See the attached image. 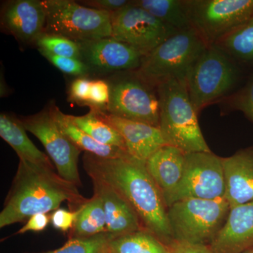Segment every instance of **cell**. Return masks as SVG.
<instances>
[{
    "label": "cell",
    "mask_w": 253,
    "mask_h": 253,
    "mask_svg": "<svg viewBox=\"0 0 253 253\" xmlns=\"http://www.w3.org/2000/svg\"><path fill=\"white\" fill-rule=\"evenodd\" d=\"M131 3L176 31L192 28L183 0H132Z\"/></svg>",
    "instance_id": "obj_25"
},
{
    "label": "cell",
    "mask_w": 253,
    "mask_h": 253,
    "mask_svg": "<svg viewBox=\"0 0 253 253\" xmlns=\"http://www.w3.org/2000/svg\"><path fill=\"white\" fill-rule=\"evenodd\" d=\"M207 46L194 28L178 32L143 56L136 73L156 88L171 80L186 84L190 71Z\"/></svg>",
    "instance_id": "obj_5"
},
{
    "label": "cell",
    "mask_w": 253,
    "mask_h": 253,
    "mask_svg": "<svg viewBox=\"0 0 253 253\" xmlns=\"http://www.w3.org/2000/svg\"><path fill=\"white\" fill-rule=\"evenodd\" d=\"M20 119L26 130L41 141L60 176L81 187L78 161L82 151L60 129L53 116L51 104L36 114Z\"/></svg>",
    "instance_id": "obj_11"
},
{
    "label": "cell",
    "mask_w": 253,
    "mask_h": 253,
    "mask_svg": "<svg viewBox=\"0 0 253 253\" xmlns=\"http://www.w3.org/2000/svg\"><path fill=\"white\" fill-rule=\"evenodd\" d=\"M226 184L221 158L211 152L186 154L182 176L165 199L167 207L181 200L224 199Z\"/></svg>",
    "instance_id": "obj_10"
},
{
    "label": "cell",
    "mask_w": 253,
    "mask_h": 253,
    "mask_svg": "<svg viewBox=\"0 0 253 253\" xmlns=\"http://www.w3.org/2000/svg\"><path fill=\"white\" fill-rule=\"evenodd\" d=\"M77 211V218L70 231V238H89L106 233V216L99 196L94 194Z\"/></svg>",
    "instance_id": "obj_23"
},
{
    "label": "cell",
    "mask_w": 253,
    "mask_h": 253,
    "mask_svg": "<svg viewBox=\"0 0 253 253\" xmlns=\"http://www.w3.org/2000/svg\"><path fill=\"white\" fill-rule=\"evenodd\" d=\"M129 0H83L78 1L80 4L92 9L107 11L112 14L130 4Z\"/></svg>",
    "instance_id": "obj_34"
},
{
    "label": "cell",
    "mask_w": 253,
    "mask_h": 253,
    "mask_svg": "<svg viewBox=\"0 0 253 253\" xmlns=\"http://www.w3.org/2000/svg\"><path fill=\"white\" fill-rule=\"evenodd\" d=\"M113 238L114 236L107 233L89 238H70L60 249L45 252L26 253H101Z\"/></svg>",
    "instance_id": "obj_29"
},
{
    "label": "cell",
    "mask_w": 253,
    "mask_h": 253,
    "mask_svg": "<svg viewBox=\"0 0 253 253\" xmlns=\"http://www.w3.org/2000/svg\"><path fill=\"white\" fill-rule=\"evenodd\" d=\"M38 51L61 72L78 78L89 77V70L81 60L56 56L44 50L38 49Z\"/></svg>",
    "instance_id": "obj_30"
},
{
    "label": "cell",
    "mask_w": 253,
    "mask_h": 253,
    "mask_svg": "<svg viewBox=\"0 0 253 253\" xmlns=\"http://www.w3.org/2000/svg\"><path fill=\"white\" fill-rule=\"evenodd\" d=\"M77 43L81 60L89 70V76H110L136 71L140 66L142 55L111 37Z\"/></svg>",
    "instance_id": "obj_13"
},
{
    "label": "cell",
    "mask_w": 253,
    "mask_h": 253,
    "mask_svg": "<svg viewBox=\"0 0 253 253\" xmlns=\"http://www.w3.org/2000/svg\"><path fill=\"white\" fill-rule=\"evenodd\" d=\"M221 161L225 178L224 199L230 209L253 202V146L221 158Z\"/></svg>",
    "instance_id": "obj_16"
},
{
    "label": "cell",
    "mask_w": 253,
    "mask_h": 253,
    "mask_svg": "<svg viewBox=\"0 0 253 253\" xmlns=\"http://www.w3.org/2000/svg\"><path fill=\"white\" fill-rule=\"evenodd\" d=\"M27 131L20 118L11 113L0 115V136L14 149L19 160L54 168L49 156L32 142Z\"/></svg>",
    "instance_id": "obj_20"
},
{
    "label": "cell",
    "mask_w": 253,
    "mask_h": 253,
    "mask_svg": "<svg viewBox=\"0 0 253 253\" xmlns=\"http://www.w3.org/2000/svg\"><path fill=\"white\" fill-rule=\"evenodd\" d=\"M51 110L60 129L81 151L104 158H121L129 154L125 150L102 144L95 140L78 127L70 118V115L63 113L54 102L51 103Z\"/></svg>",
    "instance_id": "obj_21"
},
{
    "label": "cell",
    "mask_w": 253,
    "mask_h": 253,
    "mask_svg": "<svg viewBox=\"0 0 253 253\" xmlns=\"http://www.w3.org/2000/svg\"><path fill=\"white\" fill-rule=\"evenodd\" d=\"M104 253V251H103V252H102V253Z\"/></svg>",
    "instance_id": "obj_38"
},
{
    "label": "cell",
    "mask_w": 253,
    "mask_h": 253,
    "mask_svg": "<svg viewBox=\"0 0 253 253\" xmlns=\"http://www.w3.org/2000/svg\"><path fill=\"white\" fill-rule=\"evenodd\" d=\"M167 246L169 253H214L211 246L208 244L173 241Z\"/></svg>",
    "instance_id": "obj_35"
},
{
    "label": "cell",
    "mask_w": 253,
    "mask_h": 253,
    "mask_svg": "<svg viewBox=\"0 0 253 253\" xmlns=\"http://www.w3.org/2000/svg\"><path fill=\"white\" fill-rule=\"evenodd\" d=\"M70 118L78 127L98 142L120 148L126 151L122 136L111 125L101 118L96 109H90L89 112L84 116L70 115Z\"/></svg>",
    "instance_id": "obj_26"
},
{
    "label": "cell",
    "mask_w": 253,
    "mask_h": 253,
    "mask_svg": "<svg viewBox=\"0 0 253 253\" xmlns=\"http://www.w3.org/2000/svg\"><path fill=\"white\" fill-rule=\"evenodd\" d=\"M78 186L54 168L19 160L17 171L0 212V228L24 222L38 213L54 212L63 202L77 211L86 201Z\"/></svg>",
    "instance_id": "obj_2"
},
{
    "label": "cell",
    "mask_w": 253,
    "mask_h": 253,
    "mask_svg": "<svg viewBox=\"0 0 253 253\" xmlns=\"http://www.w3.org/2000/svg\"><path fill=\"white\" fill-rule=\"evenodd\" d=\"M210 246L214 253H242L253 247V202L231 208Z\"/></svg>",
    "instance_id": "obj_17"
},
{
    "label": "cell",
    "mask_w": 253,
    "mask_h": 253,
    "mask_svg": "<svg viewBox=\"0 0 253 253\" xmlns=\"http://www.w3.org/2000/svg\"><path fill=\"white\" fill-rule=\"evenodd\" d=\"M230 211L225 199H187L168 208L174 241L211 245L224 226Z\"/></svg>",
    "instance_id": "obj_6"
},
{
    "label": "cell",
    "mask_w": 253,
    "mask_h": 253,
    "mask_svg": "<svg viewBox=\"0 0 253 253\" xmlns=\"http://www.w3.org/2000/svg\"><path fill=\"white\" fill-rule=\"evenodd\" d=\"M185 157V153L181 150L165 145L146 161L148 172L159 188L164 200L180 181Z\"/></svg>",
    "instance_id": "obj_19"
},
{
    "label": "cell",
    "mask_w": 253,
    "mask_h": 253,
    "mask_svg": "<svg viewBox=\"0 0 253 253\" xmlns=\"http://www.w3.org/2000/svg\"><path fill=\"white\" fill-rule=\"evenodd\" d=\"M244 69L214 45L208 46L190 71L186 86L199 114L239 89Z\"/></svg>",
    "instance_id": "obj_4"
},
{
    "label": "cell",
    "mask_w": 253,
    "mask_h": 253,
    "mask_svg": "<svg viewBox=\"0 0 253 253\" xmlns=\"http://www.w3.org/2000/svg\"><path fill=\"white\" fill-rule=\"evenodd\" d=\"M214 46L242 68L253 71V17L218 41Z\"/></svg>",
    "instance_id": "obj_22"
},
{
    "label": "cell",
    "mask_w": 253,
    "mask_h": 253,
    "mask_svg": "<svg viewBox=\"0 0 253 253\" xmlns=\"http://www.w3.org/2000/svg\"><path fill=\"white\" fill-rule=\"evenodd\" d=\"M105 253H169L168 246L149 231L141 229L110 240Z\"/></svg>",
    "instance_id": "obj_24"
},
{
    "label": "cell",
    "mask_w": 253,
    "mask_h": 253,
    "mask_svg": "<svg viewBox=\"0 0 253 253\" xmlns=\"http://www.w3.org/2000/svg\"><path fill=\"white\" fill-rule=\"evenodd\" d=\"M96 111L121 134L128 154L136 159L146 162L155 152L166 145L161 130L156 126L117 117L99 110Z\"/></svg>",
    "instance_id": "obj_15"
},
{
    "label": "cell",
    "mask_w": 253,
    "mask_h": 253,
    "mask_svg": "<svg viewBox=\"0 0 253 253\" xmlns=\"http://www.w3.org/2000/svg\"><path fill=\"white\" fill-rule=\"evenodd\" d=\"M77 216V211H67L59 208L52 212L50 218L54 229L66 233L72 230Z\"/></svg>",
    "instance_id": "obj_33"
},
{
    "label": "cell",
    "mask_w": 253,
    "mask_h": 253,
    "mask_svg": "<svg viewBox=\"0 0 253 253\" xmlns=\"http://www.w3.org/2000/svg\"><path fill=\"white\" fill-rule=\"evenodd\" d=\"M242 253H253V247L247 250V251H244V252Z\"/></svg>",
    "instance_id": "obj_37"
},
{
    "label": "cell",
    "mask_w": 253,
    "mask_h": 253,
    "mask_svg": "<svg viewBox=\"0 0 253 253\" xmlns=\"http://www.w3.org/2000/svg\"><path fill=\"white\" fill-rule=\"evenodd\" d=\"M91 81L88 78H76L69 88V99L81 105L87 104L90 92Z\"/></svg>",
    "instance_id": "obj_32"
},
{
    "label": "cell",
    "mask_w": 253,
    "mask_h": 253,
    "mask_svg": "<svg viewBox=\"0 0 253 253\" xmlns=\"http://www.w3.org/2000/svg\"><path fill=\"white\" fill-rule=\"evenodd\" d=\"M110 99V86L106 80H92L89 101L86 106L90 109L106 112Z\"/></svg>",
    "instance_id": "obj_31"
},
{
    "label": "cell",
    "mask_w": 253,
    "mask_h": 253,
    "mask_svg": "<svg viewBox=\"0 0 253 253\" xmlns=\"http://www.w3.org/2000/svg\"><path fill=\"white\" fill-rule=\"evenodd\" d=\"M191 26L208 46L253 17V0H183Z\"/></svg>",
    "instance_id": "obj_9"
},
{
    "label": "cell",
    "mask_w": 253,
    "mask_h": 253,
    "mask_svg": "<svg viewBox=\"0 0 253 253\" xmlns=\"http://www.w3.org/2000/svg\"><path fill=\"white\" fill-rule=\"evenodd\" d=\"M160 104L159 129L166 145L186 154L211 152L191 102L186 84L176 80L157 86Z\"/></svg>",
    "instance_id": "obj_3"
},
{
    "label": "cell",
    "mask_w": 253,
    "mask_h": 253,
    "mask_svg": "<svg viewBox=\"0 0 253 253\" xmlns=\"http://www.w3.org/2000/svg\"><path fill=\"white\" fill-rule=\"evenodd\" d=\"M83 167L90 179L111 186L127 201L143 228L166 246L174 241L168 217V207L152 179L146 162L130 155L104 158L84 153Z\"/></svg>",
    "instance_id": "obj_1"
},
{
    "label": "cell",
    "mask_w": 253,
    "mask_h": 253,
    "mask_svg": "<svg viewBox=\"0 0 253 253\" xmlns=\"http://www.w3.org/2000/svg\"><path fill=\"white\" fill-rule=\"evenodd\" d=\"M50 222H51V218L47 214L38 213V214L31 216L26 221L25 225L14 234V235H19V234H26L28 231L41 232V231L45 230Z\"/></svg>",
    "instance_id": "obj_36"
},
{
    "label": "cell",
    "mask_w": 253,
    "mask_h": 253,
    "mask_svg": "<svg viewBox=\"0 0 253 253\" xmlns=\"http://www.w3.org/2000/svg\"><path fill=\"white\" fill-rule=\"evenodd\" d=\"M106 81L110 86L106 113L159 128L157 88L144 81L136 71L116 73Z\"/></svg>",
    "instance_id": "obj_8"
},
{
    "label": "cell",
    "mask_w": 253,
    "mask_h": 253,
    "mask_svg": "<svg viewBox=\"0 0 253 253\" xmlns=\"http://www.w3.org/2000/svg\"><path fill=\"white\" fill-rule=\"evenodd\" d=\"M35 45L38 49L44 50L56 56L81 60V49L78 43L59 35L42 33L37 40Z\"/></svg>",
    "instance_id": "obj_28"
},
{
    "label": "cell",
    "mask_w": 253,
    "mask_h": 253,
    "mask_svg": "<svg viewBox=\"0 0 253 253\" xmlns=\"http://www.w3.org/2000/svg\"><path fill=\"white\" fill-rule=\"evenodd\" d=\"M218 104L221 114L240 111L253 123V71L244 85Z\"/></svg>",
    "instance_id": "obj_27"
},
{
    "label": "cell",
    "mask_w": 253,
    "mask_h": 253,
    "mask_svg": "<svg viewBox=\"0 0 253 253\" xmlns=\"http://www.w3.org/2000/svg\"><path fill=\"white\" fill-rule=\"evenodd\" d=\"M1 26L19 42L35 44L45 31L46 14L42 1L11 0L1 9Z\"/></svg>",
    "instance_id": "obj_14"
},
{
    "label": "cell",
    "mask_w": 253,
    "mask_h": 253,
    "mask_svg": "<svg viewBox=\"0 0 253 253\" xmlns=\"http://www.w3.org/2000/svg\"><path fill=\"white\" fill-rule=\"evenodd\" d=\"M111 16V38L131 46L143 56L178 33L131 1Z\"/></svg>",
    "instance_id": "obj_12"
},
{
    "label": "cell",
    "mask_w": 253,
    "mask_h": 253,
    "mask_svg": "<svg viewBox=\"0 0 253 253\" xmlns=\"http://www.w3.org/2000/svg\"><path fill=\"white\" fill-rule=\"evenodd\" d=\"M46 14L44 33L76 42L112 36L111 13L72 0H42Z\"/></svg>",
    "instance_id": "obj_7"
},
{
    "label": "cell",
    "mask_w": 253,
    "mask_h": 253,
    "mask_svg": "<svg viewBox=\"0 0 253 253\" xmlns=\"http://www.w3.org/2000/svg\"><path fill=\"white\" fill-rule=\"evenodd\" d=\"M91 179L94 194L102 201L107 234L117 237L144 229L133 208L119 193L103 181Z\"/></svg>",
    "instance_id": "obj_18"
}]
</instances>
